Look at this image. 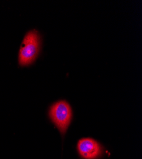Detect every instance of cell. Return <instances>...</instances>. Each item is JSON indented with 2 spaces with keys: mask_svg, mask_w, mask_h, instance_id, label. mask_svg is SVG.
<instances>
[{
  "mask_svg": "<svg viewBox=\"0 0 142 159\" xmlns=\"http://www.w3.org/2000/svg\"><path fill=\"white\" fill-rule=\"evenodd\" d=\"M48 115L61 133L65 134L73 116L70 104L65 100H60L54 103L49 109Z\"/></svg>",
  "mask_w": 142,
  "mask_h": 159,
  "instance_id": "2",
  "label": "cell"
},
{
  "mask_svg": "<svg viewBox=\"0 0 142 159\" xmlns=\"http://www.w3.org/2000/svg\"><path fill=\"white\" fill-rule=\"evenodd\" d=\"M77 148L80 156L84 159H96L103 152L102 146L93 138H82L77 144Z\"/></svg>",
  "mask_w": 142,
  "mask_h": 159,
  "instance_id": "3",
  "label": "cell"
},
{
  "mask_svg": "<svg viewBox=\"0 0 142 159\" xmlns=\"http://www.w3.org/2000/svg\"><path fill=\"white\" fill-rule=\"evenodd\" d=\"M41 38L36 30H31L25 35L19 52V63L22 66L33 63L39 54Z\"/></svg>",
  "mask_w": 142,
  "mask_h": 159,
  "instance_id": "1",
  "label": "cell"
}]
</instances>
